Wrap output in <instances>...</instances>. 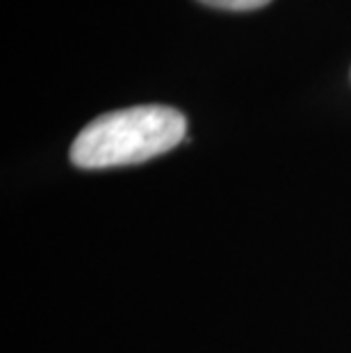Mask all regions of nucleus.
<instances>
[{
  "instance_id": "nucleus-2",
  "label": "nucleus",
  "mask_w": 351,
  "mask_h": 353,
  "mask_svg": "<svg viewBox=\"0 0 351 353\" xmlns=\"http://www.w3.org/2000/svg\"><path fill=\"white\" fill-rule=\"evenodd\" d=\"M203 5L217 7V10H228V12H251L260 10V7L270 5L272 0H201Z\"/></svg>"
},
{
  "instance_id": "nucleus-1",
  "label": "nucleus",
  "mask_w": 351,
  "mask_h": 353,
  "mask_svg": "<svg viewBox=\"0 0 351 353\" xmlns=\"http://www.w3.org/2000/svg\"><path fill=\"white\" fill-rule=\"evenodd\" d=\"M188 121L164 105H139L101 114L78 132L71 162L78 169H110L146 162L176 148L185 139Z\"/></svg>"
}]
</instances>
